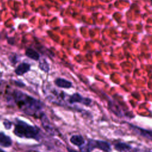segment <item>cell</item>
<instances>
[{"instance_id":"cell-6","label":"cell","mask_w":152,"mask_h":152,"mask_svg":"<svg viewBox=\"0 0 152 152\" xmlns=\"http://www.w3.org/2000/svg\"><path fill=\"white\" fill-rule=\"evenodd\" d=\"M70 141L72 144L78 147H81L85 143L84 138L80 135H72L70 138Z\"/></svg>"},{"instance_id":"cell-18","label":"cell","mask_w":152,"mask_h":152,"mask_svg":"<svg viewBox=\"0 0 152 152\" xmlns=\"http://www.w3.org/2000/svg\"><path fill=\"white\" fill-rule=\"evenodd\" d=\"M133 152H137V151H133Z\"/></svg>"},{"instance_id":"cell-9","label":"cell","mask_w":152,"mask_h":152,"mask_svg":"<svg viewBox=\"0 0 152 152\" xmlns=\"http://www.w3.org/2000/svg\"><path fill=\"white\" fill-rule=\"evenodd\" d=\"M114 148L118 152H127L132 148V147L125 142H118L115 144Z\"/></svg>"},{"instance_id":"cell-11","label":"cell","mask_w":152,"mask_h":152,"mask_svg":"<svg viewBox=\"0 0 152 152\" xmlns=\"http://www.w3.org/2000/svg\"><path fill=\"white\" fill-rule=\"evenodd\" d=\"M26 55L27 57H28L34 61H38L39 59V53L36 50H34V49H31V48H28L26 50Z\"/></svg>"},{"instance_id":"cell-7","label":"cell","mask_w":152,"mask_h":152,"mask_svg":"<svg viewBox=\"0 0 152 152\" xmlns=\"http://www.w3.org/2000/svg\"><path fill=\"white\" fill-rule=\"evenodd\" d=\"M30 69V65L27 63L20 64L15 69V72L18 75H22Z\"/></svg>"},{"instance_id":"cell-3","label":"cell","mask_w":152,"mask_h":152,"mask_svg":"<svg viewBox=\"0 0 152 152\" xmlns=\"http://www.w3.org/2000/svg\"><path fill=\"white\" fill-rule=\"evenodd\" d=\"M96 148L104 152H110L111 151V146L108 142L98 140L90 139L85 145H83L80 147V150L82 152H91Z\"/></svg>"},{"instance_id":"cell-17","label":"cell","mask_w":152,"mask_h":152,"mask_svg":"<svg viewBox=\"0 0 152 152\" xmlns=\"http://www.w3.org/2000/svg\"><path fill=\"white\" fill-rule=\"evenodd\" d=\"M151 4H152V0H151Z\"/></svg>"},{"instance_id":"cell-14","label":"cell","mask_w":152,"mask_h":152,"mask_svg":"<svg viewBox=\"0 0 152 152\" xmlns=\"http://www.w3.org/2000/svg\"><path fill=\"white\" fill-rule=\"evenodd\" d=\"M67 150L68 152H78L77 151L75 150H73V149H71L70 148H67Z\"/></svg>"},{"instance_id":"cell-10","label":"cell","mask_w":152,"mask_h":152,"mask_svg":"<svg viewBox=\"0 0 152 152\" xmlns=\"http://www.w3.org/2000/svg\"><path fill=\"white\" fill-rule=\"evenodd\" d=\"M12 144L11 139L10 137L5 135L3 132H0V145L3 147H10Z\"/></svg>"},{"instance_id":"cell-12","label":"cell","mask_w":152,"mask_h":152,"mask_svg":"<svg viewBox=\"0 0 152 152\" xmlns=\"http://www.w3.org/2000/svg\"><path fill=\"white\" fill-rule=\"evenodd\" d=\"M39 68L43 70V71L48 72L49 71V66L48 63L46 62L45 59H42L39 62Z\"/></svg>"},{"instance_id":"cell-2","label":"cell","mask_w":152,"mask_h":152,"mask_svg":"<svg viewBox=\"0 0 152 152\" xmlns=\"http://www.w3.org/2000/svg\"><path fill=\"white\" fill-rule=\"evenodd\" d=\"M14 134L20 137L34 138L38 135V130L34 126L28 125L26 122L18 121L15 125Z\"/></svg>"},{"instance_id":"cell-16","label":"cell","mask_w":152,"mask_h":152,"mask_svg":"<svg viewBox=\"0 0 152 152\" xmlns=\"http://www.w3.org/2000/svg\"><path fill=\"white\" fill-rule=\"evenodd\" d=\"M0 152H5L4 150H1V149H0Z\"/></svg>"},{"instance_id":"cell-4","label":"cell","mask_w":152,"mask_h":152,"mask_svg":"<svg viewBox=\"0 0 152 152\" xmlns=\"http://www.w3.org/2000/svg\"><path fill=\"white\" fill-rule=\"evenodd\" d=\"M129 128L137 134L152 141V130L144 129L138 126L132 124H129Z\"/></svg>"},{"instance_id":"cell-5","label":"cell","mask_w":152,"mask_h":152,"mask_svg":"<svg viewBox=\"0 0 152 152\" xmlns=\"http://www.w3.org/2000/svg\"><path fill=\"white\" fill-rule=\"evenodd\" d=\"M68 102L70 104L80 103L86 106H88L91 103V100L90 98L84 97L79 93H75L69 97Z\"/></svg>"},{"instance_id":"cell-13","label":"cell","mask_w":152,"mask_h":152,"mask_svg":"<svg viewBox=\"0 0 152 152\" xmlns=\"http://www.w3.org/2000/svg\"><path fill=\"white\" fill-rule=\"evenodd\" d=\"M4 126H5V128L7 129H9L11 128V122H10L9 121H6L4 122Z\"/></svg>"},{"instance_id":"cell-15","label":"cell","mask_w":152,"mask_h":152,"mask_svg":"<svg viewBox=\"0 0 152 152\" xmlns=\"http://www.w3.org/2000/svg\"><path fill=\"white\" fill-rule=\"evenodd\" d=\"M141 152H152V151L149 150H142Z\"/></svg>"},{"instance_id":"cell-1","label":"cell","mask_w":152,"mask_h":152,"mask_svg":"<svg viewBox=\"0 0 152 152\" xmlns=\"http://www.w3.org/2000/svg\"><path fill=\"white\" fill-rule=\"evenodd\" d=\"M14 97L18 106L28 115L33 114L42 107V103L39 100L20 91H14Z\"/></svg>"},{"instance_id":"cell-8","label":"cell","mask_w":152,"mask_h":152,"mask_svg":"<svg viewBox=\"0 0 152 152\" xmlns=\"http://www.w3.org/2000/svg\"><path fill=\"white\" fill-rule=\"evenodd\" d=\"M55 84L59 87L69 88L72 87V83L64 78H58L55 80Z\"/></svg>"}]
</instances>
